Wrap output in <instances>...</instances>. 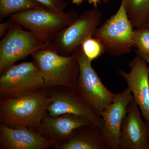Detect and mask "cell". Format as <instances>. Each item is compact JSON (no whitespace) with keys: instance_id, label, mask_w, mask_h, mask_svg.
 Returning <instances> with one entry per match:
<instances>
[{"instance_id":"cell-1","label":"cell","mask_w":149,"mask_h":149,"mask_svg":"<svg viewBox=\"0 0 149 149\" xmlns=\"http://www.w3.org/2000/svg\"><path fill=\"white\" fill-rule=\"evenodd\" d=\"M52 102L49 88H46L23 97L0 100V122L11 128L39 132Z\"/></svg>"},{"instance_id":"cell-2","label":"cell","mask_w":149,"mask_h":149,"mask_svg":"<svg viewBox=\"0 0 149 149\" xmlns=\"http://www.w3.org/2000/svg\"><path fill=\"white\" fill-rule=\"evenodd\" d=\"M44 80V88L59 86L74 88L80 72L76 54L62 56L52 44L31 55Z\"/></svg>"},{"instance_id":"cell-3","label":"cell","mask_w":149,"mask_h":149,"mask_svg":"<svg viewBox=\"0 0 149 149\" xmlns=\"http://www.w3.org/2000/svg\"><path fill=\"white\" fill-rule=\"evenodd\" d=\"M74 52L79 63L80 72L74 89L90 110L101 117V113L113 101L115 94L104 86L85 55L81 45Z\"/></svg>"},{"instance_id":"cell-4","label":"cell","mask_w":149,"mask_h":149,"mask_svg":"<svg viewBox=\"0 0 149 149\" xmlns=\"http://www.w3.org/2000/svg\"><path fill=\"white\" fill-rule=\"evenodd\" d=\"M133 28L121 2L116 13L97 28L93 37L102 43L105 52L118 56L129 53L135 47Z\"/></svg>"},{"instance_id":"cell-5","label":"cell","mask_w":149,"mask_h":149,"mask_svg":"<svg viewBox=\"0 0 149 149\" xmlns=\"http://www.w3.org/2000/svg\"><path fill=\"white\" fill-rule=\"evenodd\" d=\"M78 17L74 11L56 12L39 8L22 11L13 15L10 18L16 24L50 42L53 35L68 27Z\"/></svg>"},{"instance_id":"cell-6","label":"cell","mask_w":149,"mask_h":149,"mask_svg":"<svg viewBox=\"0 0 149 149\" xmlns=\"http://www.w3.org/2000/svg\"><path fill=\"white\" fill-rule=\"evenodd\" d=\"M0 76V100L27 95L44 88V80L34 61L13 65Z\"/></svg>"},{"instance_id":"cell-7","label":"cell","mask_w":149,"mask_h":149,"mask_svg":"<svg viewBox=\"0 0 149 149\" xmlns=\"http://www.w3.org/2000/svg\"><path fill=\"white\" fill-rule=\"evenodd\" d=\"M51 43L32 31L23 30L13 21L0 42V74L17 61Z\"/></svg>"},{"instance_id":"cell-8","label":"cell","mask_w":149,"mask_h":149,"mask_svg":"<svg viewBox=\"0 0 149 149\" xmlns=\"http://www.w3.org/2000/svg\"><path fill=\"white\" fill-rule=\"evenodd\" d=\"M101 12L97 8L84 11L72 24L51 37L50 42L62 56H68L100 27Z\"/></svg>"},{"instance_id":"cell-9","label":"cell","mask_w":149,"mask_h":149,"mask_svg":"<svg viewBox=\"0 0 149 149\" xmlns=\"http://www.w3.org/2000/svg\"><path fill=\"white\" fill-rule=\"evenodd\" d=\"M134 100L131 91L127 88L121 93L115 94L113 101L102 111L104 125L100 130L107 149H120L121 126L128 105Z\"/></svg>"},{"instance_id":"cell-10","label":"cell","mask_w":149,"mask_h":149,"mask_svg":"<svg viewBox=\"0 0 149 149\" xmlns=\"http://www.w3.org/2000/svg\"><path fill=\"white\" fill-rule=\"evenodd\" d=\"M49 88L52 99L47 108L49 116L56 117L67 113L77 115L88 118L100 129L102 128V118L93 113L85 105L74 88L64 86Z\"/></svg>"},{"instance_id":"cell-11","label":"cell","mask_w":149,"mask_h":149,"mask_svg":"<svg viewBox=\"0 0 149 149\" xmlns=\"http://www.w3.org/2000/svg\"><path fill=\"white\" fill-rule=\"evenodd\" d=\"M139 54L129 63V72L123 70L118 73L127 83L145 121L149 122V66Z\"/></svg>"},{"instance_id":"cell-12","label":"cell","mask_w":149,"mask_h":149,"mask_svg":"<svg viewBox=\"0 0 149 149\" xmlns=\"http://www.w3.org/2000/svg\"><path fill=\"white\" fill-rule=\"evenodd\" d=\"M133 100L129 104L120 130V149H149V122L144 121Z\"/></svg>"},{"instance_id":"cell-13","label":"cell","mask_w":149,"mask_h":149,"mask_svg":"<svg viewBox=\"0 0 149 149\" xmlns=\"http://www.w3.org/2000/svg\"><path fill=\"white\" fill-rule=\"evenodd\" d=\"M92 124H94L88 118L77 115H48L42 120L39 133L53 144L54 148L58 149L72 130L81 125Z\"/></svg>"},{"instance_id":"cell-14","label":"cell","mask_w":149,"mask_h":149,"mask_svg":"<svg viewBox=\"0 0 149 149\" xmlns=\"http://www.w3.org/2000/svg\"><path fill=\"white\" fill-rule=\"evenodd\" d=\"M54 147L52 142L39 132L0 124L1 149H46Z\"/></svg>"},{"instance_id":"cell-15","label":"cell","mask_w":149,"mask_h":149,"mask_svg":"<svg viewBox=\"0 0 149 149\" xmlns=\"http://www.w3.org/2000/svg\"><path fill=\"white\" fill-rule=\"evenodd\" d=\"M58 149H107L97 126L81 125L72 130Z\"/></svg>"},{"instance_id":"cell-16","label":"cell","mask_w":149,"mask_h":149,"mask_svg":"<svg viewBox=\"0 0 149 149\" xmlns=\"http://www.w3.org/2000/svg\"><path fill=\"white\" fill-rule=\"evenodd\" d=\"M121 2L133 27H144L149 16V0H122Z\"/></svg>"},{"instance_id":"cell-17","label":"cell","mask_w":149,"mask_h":149,"mask_svg":"<svg viewBox=\"0 0 149 149\" xmlns=\"http://www.w3.org/2000/svg\"><path fill=\"white\" fill-rule=\"evenodd\" d=\"M39 8H45L35 0H0V19L22 11Z\"/></svg>"},{"instance_id":"cell-18","label":"cell","mask_w":149,"mask_h":149,"mask_svg":"<svg viewBox=\"0 0 149 149\" xmlns=\"http://www.w3.org/2000/svg\"><path fill=\"white\" fill-rule=\"evenodd\" d=\"M133 40L136 53L149 56V29L141 27L133 30Z\"/></svg>"},{"instance_id":"cell-19","label":"cell","mask_w":149,"mask_h":149,"mask_svg":"<svg viewBox=\"0 0 149 149\" xmlns=\"http://www.w3.org/2000/svg\"><path fill=\"white\" fill-rule=\"evenodd\" d=\"M81 47L85 55L91 62L105 52L102 43L94 37L86 39Z\"/></svg>"},{"instance_id":"cell-20","label":"cell","mask_w":149,"mask_h":149,"mask_svg":"<svg viewBox=\"0 0 149 149\" xmlns=\"http://www.w3.org/2000/svg\"><path fill=\"white\" fill-rule=\"evenodd\" d=\"M45 8L56 12L64 11L67 3L63 0H35Z\"/></svg>"},{"instance_id":"cell-21","label":"cell","mask_w":149,"mask_h":149,"mask_svg":"<svg viewBox=\"0 0 149 149\" xmlns=\"http://www.w3.org/2000/svg\"><path fill=\"white\" fill-rule=\"evenodd\" d=\"M13 22V21L11 19L10 20L2 22L0 24V37L1 38H3L5 36Z\"/></svg>"},{"instance_id":"cell-22","label":"cell","mask_w":149,"mask_h":149,"mask_svg":"<svg viewBox=\"0 0 149 149\" xmlns=\"http://www.w3.org/2000/svg\"><path fill=\"white\" fill-rule=\"evenodd\" d=\"M88 1L89 3H93L94 5V6L97 8V5L100 0H88Z\"/></svg>"},{"instance_id":"cell-23","label":"cell","mask_w":149,"mask_h":149,"mask_svg":"<svg viewBox=\"0 0 149 149\" xmlns=\"http://www.w3.org/2000/svg\"><path fill=\"white\" fill-rule=\"evenodd\" d=\"M138 54V53H137ZM139 54V55H140L144 59H145V60L148 63V64L149 65V56H147L146 55H143L141 54Z\"/></svg>"},{"instance_id":"cell-24","label":"cell","mask_w":149,"mask_h":149,"mask_svg":"<svg viewBox=\"0 0 149 149\" xmlns=\"http://www.w3.org/2000/svg\"><path fill=\"white\" fill-rule=\"evenodd\" d=\"M83 0H72V3L75 4L80 5L83 2Z\"/></svg>"},{"instance_id":"cell-25","label":"cell","mask_w":149,"mask_h":149,"mask_svg":"<svg viewBox=\"0 0 149 149\" xmlns=\"http://www.w3.org/2000/svg\"><path fill=\"white\" fill-rule=\"evenodd\" d=\"M143 27H146V28H148L149 29V16L148 18V20H147L146 23V25H145V26Z\"/></svg>"}]
</instances>
